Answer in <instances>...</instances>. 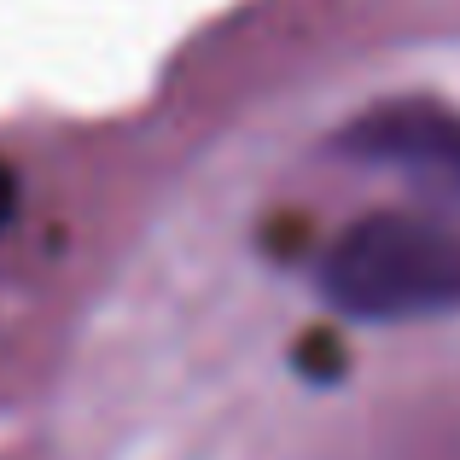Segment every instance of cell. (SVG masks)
<instances>
[{
	"mask_svg": "<svg viewBox=\"0 0 460 460\" xmlns=\"http://www.w3.org/2000/svg\"><path fill=\"white\" fill-rule=\"evenodd\" d=\"M321 297L344 321H367V326L460 314V234L438 216H414V210L361 216L326 251Z\"/></svg>",
	"mask_w": 460,
	"mask_h": 460,
	"instance_id": "6da1fadb",
	"label": "cell"
},
{
	"mask_svg": "<svg viewBox=\"0 0 460 460\" xmlns=\"http://www.w3.org/2000/svg\"><path fill=\"white\" fill-rule=\"evenodd\" d=\"M344 157L391 175L414 181L438 210L460 216V111L438 100H396V105H373L338 135Z\"/></svg>",
	"mask_w": 460,
	"mask_h": 460,
	"instance_id": "7a4b0ae2",
	"label": "cell"
},
{
	"mask_svg": "<svg viewBox=\"0 0 460 460\" xmlns=\"http://www.w3.org/2000/svg\"><path fill=\"white\" fill-rule=\"evenodd\" d=\"M12 216H18V175H12L6 157H0V234L12 227Z\"/></svg>",
	"mask_w": 460,
	"mask_h": 460,
	"instance_id": "3957f363",
	"label": "cell"
}]
</instances>
